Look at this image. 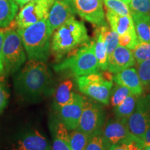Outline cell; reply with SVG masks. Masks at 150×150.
Here are the masks:
<instances>
[{"label":"cell","instance_id":"6da1fadb","mask_svg":"<svg viewBox=\"0 0 150 150\" xmlns=\"http://www.w3.org/2000/svg\"><path fill=\"white\" fill-rule=\"evenodd\" d=\"M52 79L45 62L29 60L17 73L14 79L16 91L26 99H35L50 91Z\"/></svg>","mask_w":150,"mask_h":150},{"label":"cell","instance_id":"7a4b0ae2","mask_svg":"<svg viewBox=\"0 0 150 150\" xmlns=\"http://www.w3.org/2000/svg\"><path fill=\"white\" fill-rule=\"evenodd\" d=\"M89 41L85 24L72 17L52 33L51 50L56 59H61Z\"/></svg>","mask_w":150,"mask_h":150},{"label":"cell","instance_id":"3957f363","mask_svg":"<svg viewBox=\"0 0 150 150\" xmlns=\"http://www.w3.org/2000/svg\"><path fill=\"white\" fill-rule=\"evenodd\" d=\"M29 60L45 62L50 55V34L47 19L24 28L17 29Z\"/></svg>","mask_w":150,"mask_h":150},{"label":"cell","instance_id":"277c9868","mask_svg":"<svg viewBox=\"0 0 150 150\" xmlns=\"http://www.w3.org/2000/svg\"><path fill=\"white\" fill-rule=\"evenodd\" d=\"M69 56L54 66L57 72L70 70L76 76L98 72L100 70L95 54V42L89 41L68 54Z\"/></svg>","mask_w":150,"mask_h":150},{"label":"cell","instance_id":"5b68a950","mask_svg":"<svg viewBox=\"0 0 150 150\" xmlns=\"http://www.w3.org/2000/svg\"><path fill=\"white\" fill-rule=\"evenodd\" d=\"M108 74L95 72L84 76H76L79 91L101 104L108 105L112 88V76Z\"/></svg>","mask_w":150,"mask_h":150},{"label":"cell","instance_id":"8992f818","mask_svg":"<svg viewBox=\"0 0 150 150\" xmlns=\"http://www.w3.org/2000/svg\"><path fill=\"white\" fill-rule=\"evenodd\" d=\"M21 37L13 28H6L2 47L4 72L13 74L26 61V54Z\"/></svg>","mask_w":150,"mask_h":150},{"label":"cell","instance_id":"52a82bcc","mask_svg":"<svg viewBox=\"0 0 150 150\" xmlns=\"http://www.w3.org/2000/svg\"><path fill=\"white\" fill-rule=\"evenodd\" d=\"M55 0H32L22 7L14 21L13 28L24 29L36 22L47 19Z\"/></svg>","mask_w":150,"mask_h":150},{"label":"cell","instance_id":"ba28073f","mask_svg":"<svg viewBox=\"0 0 150 150\" xmlns=\"http://www.w3.org/2000/svg\"><path fill=\"white\" fill-rule=\"evenodd\" d=\"M105 117V112L99 102L84 97L83 110L77 129L91 136L102 130Z\"/></svg>","mask_w":150,"mask_h":150},{"label":"cell","instance_id":"9c48e42d","mask_svg":"<svg viewBox=\"0 0 150 150\" xmlns=\"http://www.w3.org/2000/svg\"><path fill=\"white\" fill-rule=\"evenodd\" d=\"M129 131L142 140L150 127V94L140 95L134 112L127 120Z\"/></svg>","mask_w":150,"mask_h":150},{"label":"cell","instance_id":"30bf717a","mask_svg":"<svg viewBox=\"0 0 150 150\" xmlns=\"http://www.w3.org/2000/svg\"><path fill=\"white\" fill-rule=\"evenodd\" d=\"M76 13L81 18L99 26L106 24L102 0H72Z\"/></svg>","mask_w":150,"mask_h":150},{"label":"cell","instance_id":"8fae6325","mask_svg":"<svg viewBox=\"0 0 150 150\" xmlns=\"http://www.w3.org/2000/svg\"><path fill=\"white\" fill-rule=\"evenodd\" d=\"M83 97L75 93L68 104L56 109L60 120L64 124L68 131H73L78 127L83 110Z\"/></svg>","mask_w":150,"mask_h":150},{"label":"cell","instance_id":"7c38bea8","mask_svg":"<svg viewBox=\"0 0 150 150\" xmlns=\"http://www.w3.org/2000/svg\"><path fill=\"white\" fill-rule=\"evenodd\" d=\"M76 11L72 0H55L47 18L50 34L65 22L74 17Z\"/></svg>","mask_w":150,"mask_h":150},{"label":"cell","instance_id":"4fadbf2b","mask_svg":"<svg viewBox=\"0 0 150 150\" xmlns=\"http://www.w3.org/2000/svg\"><path fill=\"white\" fill-rule=\"evenodd\" d=\"M102 131L109 147L127 139L131 134L127 120L117 117L110 119L104 125Z\"/></svg>","mask_w":150,"mask_h":150},{"label":"cell","instance_id":"5bb4252c","mask_svg":"<svg viewBox=\"0 0 150 150\" xmlns=\"http://www.w3.org/2000/svg\"><path fill=\"white\" fill-rule=\"evenodd\" d=\"M136 64V60L131 50L118 45L111 54L108 56V72L112 74L133 67Z\"/></svg>","mask_w":150,"mask_h":150},{"label":"cell","instance_id":"9a60e30c","mask_svg":"<svg viewBox=\"0 0 150 150\" xmlns=\"http://www.w3.org/2000/svg\"><path fill=\"white\" fill-rule=\"evenodd\" d=\"M13 150H52L48 140L36 130L27 131L13 146Z\"/></svg>","mask_w":150,"mask_h":150},{"label":"cell","instance_id":"2e32d148","mask_svg":"<svg viewBox=\"0 0 150 150\" xmlns=\"http://www.w3.org/2000/svg\"><path fill=\"white\" fill-rule=\"evenodd\" d=\"M112 80L116 83L124 86L134 95H141L143 93V86L140 81L138 71L134 67H128L114 74Z\"/></svg>","mask_w":150,"mask_h":150},{"label":"cell","instance_id":"e0dca14e","mask_svg":"<svg viewBox=\"0 0 150 150\" xmlns=\"http://www.w3.org/2000/svg\"><path fill=\"white\" fill-rule=\"evenodd\" d=\"M106 17L111 29L119 35L136 31L132 16H121L111 11H106Z\"/></svg>","mask_w":150,"mask_h":150},{"label":"cell","instance_id":"ac0fdd59","mask_svg":"<svg viewBox=\"0 0 150 150\" xmlns=\"http://www.w3.org/2000/svg\"><path fill=\"white\" fill-rule=\"evenodd\" d=\"M52 150H72L70 145V134L62 122L56 121L52 127Z\"/></svg>","mask_w":150,"mask_h":150},{"label":"cell","instance_id":"d6986e66","mask_svg":"<svg viewBox=\"0 0 150 150\" xmlns=\"http://www.w3.org/2000/svg\"><path fill=\"white\" fill-rule=\"evenodd\" d=\"M18 10L15 0H0V28L8 27L14 21Z\"/></svg>","mask_w":150,"mask_h":150},{"label":"cell","instance_id":"ffe728a7","mask_svg":"<svg viewBox=\"0 0 150 150\" xmlns=\"http://www.w3.org/2000/svg\"><path fill=\"white\" fill-rule=\"evenodd\" d=\"M135 31L140 42H150V16L131 13Z\"/></svg>","mask_w":150,"mask_h":150},{"label":"cell","instance_id":"44dd1931","mask_svg":"<svg viewBox=\"0 0 150 150\" xmlns=\"http://www.w3.org/2000/svg\"><path fill=\"white\" fill-rule=\"evenodd\" d=\"M73 86L74 83L70 79L63 81L59 84L56 88L54 96V104L56 109L68 104L72 100L75 93L72 91Z\"/></svg>","mask_w":150,"mask_h":150},{"label":"cell","instance_id":"7402d4cb","mask_svg":"<svg viewBox=\"0 0 150 150\" xmlns=\"http://www.w3.org/2000/svg\"><path fill=\"white\" fill-rule=\"evenodd\" d=\"M94 42H95V54L98 62L99 68L103 71H106L108 70V55L102 35L98 29H97L95 31V40H94Z\"/></svg>","mask_w":150,"mask_h":150},{"label":"cell","instance_id":"603a6c76","mask_svg":"<svg viewBox=\"0 0 150 150\" xmlns=\"http://www.w3.org/2000/svg\"><path fill=\"white\" fill-rule=\"evenodd\" d=\"M138 97V95L131 93L120 104L114 108L115 117L128 120L134 111Z\"/></svg>","mask_w":150,"mask_h":150},{"label":"cell","instance_id":"cb8c5ba5","mask_svg":"<svg viewBox=\"0 0 150 150\" xmlns=\"http://www.w3.org/2000/svg\"><path fill=\"white\" fill-rule=\"evenodd\" d=\"M97 29L102 33L106 49L108 55L111 54L114 50L119 45V35L110 28L106 24L97 27Z\"/></svg>","mask_w":150,"mask_h":150},{"label":"cell","instance_id":"d4e9b609","mask_svg":"<svg viewBox=\"0 0 150 150\" xmlns=\"http://www.w3.org/2000/svg\"><path fill=\"white\" fill-rule=\"evenodd\" d=\"M91 136L77 128L73 130L70 134V145L71 149H85Z\"/></svg>","mask_w":150,"mask_h":150},{"label":"cell","instance_id":"484cf974","mask_svg":"<svg viewBox=\"0 0 150 150\" xmlns=\"http://www.w3.org/2000/svg\"><path fill=\"white\" fill-rule=\"evenodd\" d=\"M143 149L144 145L142 140L131 134L127 139L111 146L109 150H143Z\"/></svg>","mask_w":150,"mask_h":150},{"label":"cell","instance_id":"4316f807","mask_svg":"<svg viewBox=\"0 0 150 150\" xmlns=\"http://www.w3.org/2000/svg\"><path fill=\"white\" fill-rule=\"evenodd\" d=\"M131 93H132L127 87L115 83V85L112 86L111 93H110V105L113 108L116 107L120 104Z\"/></svg>","mask_w":150,"mask_h":150},{"label":"cell","instance_id":"83f0119b","mask_svg":"<svg viewBox=\"0 0 150 150\" xmlns=\"http://www.w3.org/2000/svg\"><path fill=\"white\" fill-rule=\"evenodd\" d=\"M106 11H111L121 16H131V12L127 4L121 0H102Z\"/></svg>","mask_w":150,"mask_h":150},{"label":"cell","instance_id":"f1b7e54d","mask_svg":"<svg viewBox=\"0 0 150 150\" xmlns=\"http://www.w3.org/2000/svg\"><path fill=\"white\" fill-rule=\"evenodd\" d=\"M102 130L97 131L91 135L84 150H109L110 147L103 137Z\"/></svg>","mask_w":150,"mask_h":150},{"label":"cell","instance_id":"f546056e","mask_svg":"<svg viewBox=\"0 0 150 150\" xmlns=\"http://www.w3.org/2000/svg\"><path fill=\"white\" fill-rule=\"evenodd\" d=\"M132 52L138 63L150 59V42H139Z\"/></svg>","mask_w":150,"mask_h":150},{"label":"cell","instance_id":"4dcf8cb0","mask_svg":"<svg viewBox=\"0 0 150 150\" xmlns=\"http://www.w3.org/2000/svg\"><path fill=\"white\" fill-rule=\"evenodd\" d=\"M129 8L131 13H140L150 16V0H131Z\"/></svg>","mask_w":150,"mask_h":150},{"label":"cell","instance_id":"1f68e13d","mask_svg":"<svg viewBox=\"0 0 150 150\" xmlns=\"http://www.w3.org/2000/svg\"><path fill=\"white\" fill-rule=\"evenodd\" d=\"M138 73L143 88H150V59L138 63Z\"/></svg>","mask_w":150,"mask_h":150},{"label":"cell","instance_id":"d6a6232c","mask_svg":"<svg viewBox=\"0 0 150 150\" xmlns=\"http://www.w3.org/2000/svg\"><path fill=\"white\" fill-rule=\"evenodd\" d=\"M139 42L136 31L119 35V45L125 47L131 50H134Z\"/></svg>","mask_w":150,"mask_h":150},{"label":"cell","instance_id":"836d02e7","mask_svg":"<svg viewBox=\"0 0 150 150\" xmlns=\"http://www.w3.org/2000/svg\"><path fill=\"white\" fill-rule=\"evenodd\" d=\"M8 93L4 82L0 79V112L4 109L8 103Z\"/></svg>","mask_w":150,"mask_h":150},{"label":"cell","instance_id":"e575fe53","mask_svg":"<svg viewBox=\"0 0 150 150\" xmlns=\"http://www.w3.org/2000/svg\"><path fill=\"white\" fill-rule=\"evenodd\" d=\"M5 29H1L0 30V74L4 72V64H3V54H2V47L4 42V37Z\"/></svg>","mask_w":150,"mask_h":150},{"label":"cell","instance_id":"d590c367","mask_svg":"<svg viewBox=\"0 0 150 150\" xmlns=\"http://www.w3.org/2000/svg\"><path fill=\"white\" fill-rule=\"evenodd\" d=\"M142 141L143 142L144 147L150 145V127L146 131V132L142 138Z\"/></svg>","mask_w":150,"mask_h":150},{"label":"cell","instance_id":"8d00e7d4","mask_svg":"<svg viewBox=\"0 0 150 150\" xmlns=\"http://www.w3.org/2000/svg\"><path fill=\"white\" fill-rule=\"evenodd\" d=\"M15 1H16V2L18 4L19 6L22 7L23 6L25 5L26 4L29 2V1H32V0H15Z\"/></svg>","mask_w":150,"mask_h":150},{"label":"cell","instance_id":"74e56055","mask_svg":"<svg viewBox=\"0 0 150 150\" xmlns=\"http://www.w3.org/2000/svg\"><path fill=\"white\" fill-rule=\"evenodd\" d=\"M143 150H150V145L145 146V147H144Z\"/></svg>","mask_w":150,"mask_h":150},{"label":"cell","instance_id":"f35d334b","mask_svg":"<svg viewBox=\"0 0 150 150\" xmlns=\"http://www.w3.org/2000/svg\"><path fill=\"white\" fill-rule=\"evenodd\" d=\"M122 1H123V2H125V4H129V3L130 2L131 0H121Z\"/></svg>","mask_w":150,"mask_h":150},{"label":"cell","instance_id":"ab89813d","mask_svg":"<svg viewBox=\"0 0 150 150\" xmlns=\"http://www.w3.org/2000/svg\"><path fill=\"white\" fill-rule=\"evenodd\" d=\"M1 29H4V28H0V30H1Z\"/></svg>","mask_w":150,"mask_h":150},{"label":"cell","instance_id":"60d3db41","mask_svg":"<svg viewBox=\"0 0 150 150\" xmlns=\"http://www.w3.org/2000/svg\"><path fill=\"white\" fill-rule=\"evenodd\" d=\"M59 1H63V0H59Z\"/></svg>","mask_w":150,"mask_h":150}]
</instances>
